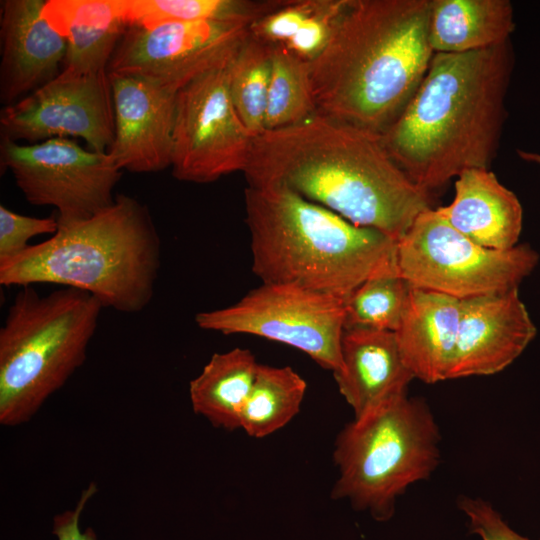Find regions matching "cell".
I'll return each instance as SVG.
<instances>
[{"mask_svg":"<svg viewBox=\"0 0 540 540\" xmlns=\"http://www.w3.org/2000/svg\"><path fill=\"white\" fill-rule=\"evenodd\" d=\"M511 40L465 53H434L415 94L380 136L397 166L431 195L467 169H489L507 117Z\"/></svg>","mask_w":540,"mask_h":540,"instance_id":"cell-2","label":"cell"},{"mask_svg":"<svg viewBox=\"0 0 540 540\" xmlns=\"http://www.w3.org/2000/svg\"><path fill=\"white\" fill-rule=\"evenodd\" d=\"M436 211L455 230L483 247L508 250L518 245L522 205L489 169L461 172L452 202Z\"/></svg>","mask_w":540,"mask_h":540,"instance_id":"cell-18","label":"cell"},{"mask_svg":"<svg viewBox=\"0 0 540 540\" xmlns=\"http://www.w3.org/2000/svg\"><path fill=\"white\" fill-rule=\"evenodd\" d=\"M306 388L305 380L291 367L258 364L240 428L254 438L283 428L299 413Z\"/></svg>","mask_w":540,"mask_h":540,"instance_id":"cell-23","label":"cell"},{"mask_svg":"<svg viewBox=\"0 0 540 540\" xmlns=\"http://www.w3.org/2000/svg\"><path fill=\"white\" fill-rule=\"evenodd\" d=\"M537 328L512 289L461 300V315L448 380L499 373L528 347Z\"/></svg>","mask_w":540,"mask_h":540,"instance_id":"cell-15","label":"cell"},{"mask_svg":"<svg viewBox=\"0 0 540 540\" xmlns=\"http://www.w3.org/2000/svg\"><path fill=\"white\" fill-rule=\"evenodd\" d=\"M258 364L248 349L214 353L189 383L193 411L216 427L230 431L240 428Z\"/></svg>","mask_w":540,"mask_h":540,"instance_id":"cell-22","label":"cell"},{"mask_svg":"<svg viewBox=\"0 0 540 540\" xmlns=\"http://www.w3.org/2000/svg\"><path fill=\"white\" fill-rule=\"evenodd\" d=\"M314 115L310 64L282 48H273L265 131L294 126Z\"/></svg>","mask_w":540,"mask_h":540,"instance_id":"cell-26","label":"cell"},{"mask_svg":"<svg viewBox=\"0 0 540 540\" xmlns=\"http://www.w3.org/2000/svg\"><path fill=\"white\" fill-rule=\"evenodd\" d=\"M457 503L468 519L470 532L482 540H532L514 531L500 513L481 498L461 496Z\"/></svg>","mask_w":540,"mask_h":540,"instance_id":"cell-29","label":"cell"},{"mask_svg":"<svg viewBox=\"0 0 540 540\" xmlns=\"http://www.w3.org/2000/svg\"><path fill=\"white\" fill-rule=\"evenodd\" d=\"M108 76L115 133L107 153L116 167L133 173L170 167L177 90L136 74Z\"/></svg>","mask_w":540,"mask_h":540,"instance_id":"cell-14","label":"cell"},{"mask_svg":"<svg viewBox=\"0 0 540 540\" xmlns=\"http://www.w3.org/2000/svg\"><path fill=\"white\" fill-rule=\"evenodd\" d=\"M252 271L341 300L367 279L398 272L397 241L281 187L245 189Z\"/></svg>","mask_w":540,"mask_h":540,"instance_id":"cell-4","label":"cell"},{"mask_svg":"<svg viewBox=\"0 0 540 540\" xmlns=\"http://www.w3.org/2000/svg\"><path fill=\"white\" fill-rule=\"evenodd\" d=\"M516 152L520 159L526 162L535 163L540 166V153L526 151L522 149H517Z\"/></svg>","mask_w":540,"mask_h":540,"instance_id":"cell-31","label":"cell"},{"mask_svg":"<svg viewBox=\"0 0 540 540\" xmlns=\"http://www.w3.org/2000/svg\"><path fill=\"white\" fill-rule=\"evenodd\" d=\"M396 254L399 274L411 287L459 300L519 289L539 262L528 244L508 250L476 244L433 208L397 240Z\"/></svg>","mask_w":540,"mask_h":540,"instance_id":"cell-8","label":"cell"},{"mask_svg":"<svg viewBox=\"0 0 540 540\" xmlns=\"http://www.w3.org/2000/svg\"><path fill=\"white\" fill-rule=\"evenodd\" d=\"M0 164L29 203L57 210L59 225L86 220L112 205L122 176L107 152L62 137L28 145L1 138Z\"/></svg>","mask_w":540,"mask_h":540,"instance_id":"cell-10","label":"cell"},{"mask_svg":"<svg viewBox=\"0 0 540 540\" xmlns=\"http://www.w3.org/2000/svg\"><path fill=\"white\" fill-rule=\"evenodd\" d=\"M43 15L66 40L64 68L107 71L128 25L125 0H48Z\"/></svg>","mask_w":540,"mask_h":540,"instance_id":"cell-20","label":"cell"},{"mask_svg":"<svg viewBox=\"0 0 540 540\" xmlns=\"http://www.w3.org/2000/svg\"><path fill=\"white\" fill-rule=\"evenodd\" d=\"M344 301L293 284L262 283L233 305L199 312L198 327L250 334L298 349L333 373L342 367Z\"/></svg>","mask_w":540,"mask_h":540,"instance_id":"cell-9","label":"cell"},{"mask_svg":"<svg viewBox=\"0 0 540 540\" xmlns=\"http://www.w3.org/2000/svg\"><path fill=\"white\" fill-rule=\"evenodd\" d=\"M59 223L55 217L36 218L18 214L0 205V262L25 251L28 241L42 234H55Z\"/></svg>","mask_w":540,"mask_h":540,"instance_id":"cell-28","label":"cell"},{"mask_svg":"<svg viewBox=\"0 0 540 540\" xmlns=\"http://www.w3.org/2000/svg\"><path fill=\"white\" fill-rule=\"evenodd\" d=\"M248 27L230 21L131 25L117 44L107 72L140 75L178 91L229 61L248 36Z\"/></svg>","mask_w":540,"mask_h":540,"instance_id":"cell-13","label":"cell"},{"mask_svg":"<svg viewBox=\"0 0 540 540\" xmlns=\"http://www.w3.org/2000/svg\"><path fill=\"white\" fill-rule=\"evenodd\" d=\"M103 305L63 287H21L0 329V424L29 422L86 360Z\"/></svg>","mask_w":540,"mask_h":540,"instance_id":"cell-6","label":"cell"},{"mask_svg":"<svg viewBox=\"0 0 540 540\" xmlns=\"http://www.w3.org/2000/svg\"><path fill=\"white\" fill-rule=\"evenodd\" d=\"M160 264V238L147 206L119 194L91 218L59 225L49 239L1 261L0 283L75 288L103 307L137 313L152 300Z\"/></svg>","mask_w":540,"mask_h":540,"instance_id":"cell-5","label":"cell"},{"mask_svg":"<svg viewBox=\"0 0 540 540\" xmlns=\"http://www.w3.org/2000/svg\"><path fill=\"white\" fill-rule=\"evenodd\" d=\"M243 173L248 186L285 188L395 241L432 208L380 136L318 114L255 136Z\"/></svg>","mask_w":540,"mask_h":540,"instance_id":"cell-1","label":"cell"},{"mask_svg":"<svg viewBox=\"0 0 540 540\" xmlns=\"http://www.w3.org/2000/svg\"><path fill=\"white\" fill-rule=\"evenodd\" d=\"M429 15L430 0H350L310 63L316 114L381 136L429 68Z\"/></svg>","mask_w":540,"mask_h":540,"instance_id":"cell-3","label":"cell"},{"mask_svg":"<svg viewBox=\"0 0 540 540\" xmlns=\"http://www.w3.org/2000/svg\"><path fill=\"white\" fill-rule=\"evenodd\" d=\"M460 315L461 300L410 286L394 334L402 359L414 378L429 384L448 380Z\"/></svg>","mask_w":540,"mask_h":540,"instance_id":"cell-19","label":"cell"},{"mask_svg":"<svg viewBox=\"0 0 540 540\" xmlns=\"http://www.w3.org/2000/svg\"><path fill=\"white\" fill-rule=\"evenodd\" d=\"M128 25L230 21L250 25L281 0H125Z\"/></svg>","mask_w":540,"mask_h":540,"instance_id":"cell-24","label":"cell"},{"mask_svg":"<svg viewBox=\"0 0 540 540\" xmlns=\"http://www.w3.org/2000/svg\"><path fill=\"white\" fill-rule=\"evenodd\" d=\"M410 285L398 272L373 276L344 300V329L395 332L401 322Z\"/></svg>","mask_w":540,"mask_h":540,"instance_id":"cell-27","label":"cell"},{"mask_svg":"<svg viewBox=\"0 0 540 540\" xmlns=\"http://www.w3.org/2000/svg\"><path fill=\"white\" fill-rule=\"evenodd\" d=\"M114 107L108 72L63 68L51 81L0 111V134L29 144L67 136L107 152L114 141Z\"/></svg>","mask_w":540,"mask_h":540,"instance_id":"cell-12","label":"cell"},{"mask_svg":"<svg viewBox=\"0 0 540 540\" xmlns=\"http://www.w3.org/2000/svg\"><path fill=\"white\" fill-rule=\"evenodd\" d=\"M231 59L195 77L176 93L170 167L179 181L214 182L243 172L248 163L254 136L230 95Z\"/></svg>","mask_w":540,"mask_h":540,"instance_id":"cell-11","label":"cell"},{"mask_svg":"<svg viewBox=\"0 0 540 540\" xmlns=\"http://www.w3.org/2000/svg\"><path fill=\"white\" fill-rule=\"evenodd\" d=\"M97 485L91 482L81 493L73 509L65 510L54 516L52 520V534L57 540H97L93 528L84 531L80 529V516L88 501L96 494Z\"/></svg>","mask_w":540,"mask_h":540,"instance_id":"cell-30","label":"cell"},{"mask_svg":"<svg viewBox=\"0 0 540 540\" xmlns=\"http://www.w3.org/2000/svg\"><path fill=\"white\" fill-rule=\"evenodd\" d=\"M508 0H430L429 42L434 53H465L511 40Z\"/></svg>","mask_w":540,"mask_h":540,"instance_id":"cell-21","label":"cell"},{"mask_svg":"<svg viewBox=\"0 0 540 540\" xmlns=\"http://www.w3.org/2000/svg\"><path fill=\"white\" fill-rule=\"evenodd\" d=\"M440 431L428 404L407 395L347 424L333 460V499L349 500L377 521L390 520L399 496L428 479L440 459Z\"/></svg>","mask_w":540,"mask_h":540,"instance_id":"cell-7","label":"cell"},{"mask_svg":"<svg viewBox=\"0 0 540 540\" xmlns=\"http://www.w3.org/2000/svg\"><path fill=\"white\" fill-rule=\"evenodd\" d=\"M342 367L333 373L354 419L407 395L413 374L400 354L394 332L344 329Z\"/></svg>","mask_w":540,"mask_h":540,"instance_id":"cell-17","label":"cell"},{"mask_svg":"<svg viewBox=\"0 0 540 540\" xmlns=\"http://www.w3.org/2000/svg\"><path fill=\"white\" fill-rule=\"evenodd\" d=\"M45 0L1 1L0 101L11 105L54 79L66 40L43 15Z\"/></svg>","mask_w":540,"mask_h":540,"instance_id":"cell-16","label":"cell"},{"mask_svg":"<svg viewBox=\"0 0 540 540\" xmlns=\"http://www.w3.org/2000/svg\"><path fill=\"white\" fill-rule=\"evenodd\" d=\"M273 47L249 35L229 63V89L235 109L255 137L265 131Z\"/></svg>","mask_w":540,"mask_h":540,"instance_id":"cell-25","label":"cell"}]
</instances>
